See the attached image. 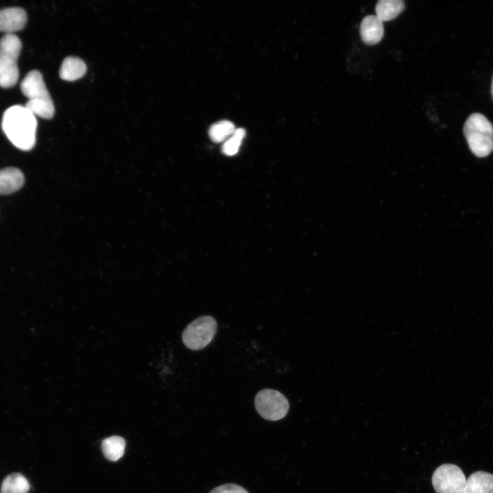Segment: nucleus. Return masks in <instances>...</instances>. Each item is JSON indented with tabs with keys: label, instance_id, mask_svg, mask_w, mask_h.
<instances>
[{
	"label": "nucleus",
	"instance_id": "3",
	"mask_svg": "<svg viewBox=\"0 0 493 493\" xmlns=\"http://www.w3.org/2000/svg\"><path fill=\"white\" fill-rule=\"evenodd\" d=\"M22 43L14 34H5L0 39V86L13 87L18 81L19 70L18 59Z\"/></svg>",
	"mask_w": 493,
	"mask_h": 493
},
{
	"label": "nucleus",
	"instance_id": "1",
	"mask_svg": "<svg viewBox=\"0 0 493 493\" xmlns=\"http://www.w3.org/2000/svg\"><path fill=\"white\" fill-rule=\"evenodd\" d=\"M1 128L16 148L29 151L34 147L37 121L25 106L14 105L6 109L2 116Z\"/></svg>",
	"mask_w": 493,
	"mask_h": 493
},
{
	"label": "nucleus",
	"instance_id": "14",
	"mask_svg": "<svg viewBox=\"0 0 493 493\" xmlns=\"http://www.w3.org/2000/svg\"><path fill=\"white\" fill-rule=\"evenodd\" d=\"M29 488L28 481L23 475L14 472L3 479L1 493H27Z\"/></svg>",
	"mask_w": 493,
	"mask_h": 493
},
{
	"label": "nucleus",
	"instance_id": "13",
	"mask_svg": "<svg viewBox=\"0 0 493 493\" xmlns=\"http://www.w3.org/2000/svg\"><path fill=\"white\" fill-rule=\"evenodd\" d=\"M405 9V3L401 0H380L375 6L377 17L385 22L395 18Z\"/></svg>",
	"mask_w": 493,
	"mask_h": 493
},
{
	"label": "nucleus",
	"instance_id": "15",
	"mask_svg": "<svg viewBox=\"0 0 493 493\" xmlns=\"http://www.w3.org/2000/svg\"><path fill=\"white\" fill-rule=\"evenodd\" d=\"M101 448L108 459L115 462L123 455L125 442L120 436H111L103 440Z\"/></svg>",
	"mask_w": 493,
	"mask_h": 493
},
{
	"label": "nucleus",
	"instance_id": "18",
	"mask_svg": "<svg viewBox=\"0 0 493 493\" xmlns=\"http://www.w3.org/2000/svg\"><path fill=\"white\" fill-rule=\"evenodd\" d=\"M210 493H249L242 487L233 483L224 484L213 489Z\"/></svg>",
	"mask_w": 493,
	"mask_h": 493
},
{
	"label": "nucleus",
	"instance_id": "4",
	"mask_svg": "<svg viewBox=\"0 0 493 493\" xmlns=\"http://www.w3.org/2000/svg\"><path fill=\"white\" fill-rule=\"evenodd\" d=\"M216 329L217 323L212 316H200L184 329L181 335L182 342L189 349H203L213 340Z\"/></svg>",
	"mask_w": 493,
	"mask_h": 493
},
{
	"label": "nucleus",
	"instance_id": "6",
	"mask_svg": "<svg viewBox=\"0 0 493 493\" xmlns=\"http://www.w3.org/2000/svg\"><path fill=\"white\" fill-rule=\"evenodd\" d=\"M432 484L437 493H463L466 479L457 466L445 464L434 471Z\"/></svg>",
	"mask_w": 493,
	"mask_h": 493
},
{
	"label": "nucleus",
	"instance_id": "17",
	"mask_svg": "<svg viewBox=\"0 0 493 493\" xmlns=\"http://www.w3.org/2000/svg\"><path fill=\"white\" fill-rule=\"evenodd\" d=\"M245 136V130L242 128L236 129L233 134L223 145L222 151L227 155H233L237 153L241 144L242 140Z\"/></svg>",
	"mask_w": 493,
	"mask_h": 493
},
{
	"label": "nucleus",
	"instance_id": "19",
	"mask_svg": "<svg viewBox=\"0 0 493 493\" xmlns=\"http://www.w3.org/2000/svg\"><path fill=\"white\" fill-rule=\"evenodd\" d=\"M491 92L493 97V77H492V86H491Z\"/></svg>",
	"mask_w": 493,
	"mask_h": 493
},
{
	"label": "nucleus",
	"instance_id": "11",
	"mask_svg": "<svg viewBox=\"0 0 493 493\" xmlns=\"http://www.w3.org/2000/svg\"><path fill=\"white\" fill-rule=\"evenodd\" d=\"M463 493H493V475L477 471L466 479Z\"/></svg>",
	"mask_w": 493,
	"mask_h": 493
},
{
	"label": "nucleus",
	"instance_id": "9",
	"mask_svg": "<svg viewBox=\"0 0 493 493\" xmlns=\"http://www.w3.org/2000/svg\"><path fill=\"white\" fill-rule=\"evenodd\" d=\"M359 33L361 38L365 44L368 45H375L383 36V22L376 15H368L361 22Z\"/></svg>",
	"mask_w": 493,
	"mask_h": 493
},
{
	"label": "nucleus",
	"instance_id": "10",
	"mask_svg": "<svg viewBox=\"0 0 493 493\" xmlns=\"http://www.w3.org/2000/svg\"><path fill=\"white\" fill-rule=\"evenodd\" d=\"M24 181L23 173L16 168L0 170V194H8L19 190Z\"/></svg>",
	"mask_w": 493,
	"mask_h": 493
},
{
	"label": "nucleus",
	"instance_id": "7",
	"mask_svg": "<svg viewBox=\"0 0 493 493\" xmlns=\"http://www.w3.org/2000/svg\"><path fill=\"white\" fill-rule=\"evenodd\" d=\"M23 94L29 99L28 101H53L41 73L38 70L29 71L21 83Z\"/></svg>",
	"mask_w": 493,
	"mask_h": 493
},
{
	"label": "nucleus",
	"instance_id": "8",
	"mask_svg": "<svg viewBox=\"0 0 493 493\" xmlns=\"http://www.w3.org/2000/svg\"><path fill=\"white\" fill-rule=\"evenodd\" d=\"M27 21L25 10L19 7L0 9V31L5 34L23 29Z\"/></svg>",
	"mask_w": 493,
	"mask_h": 493
},
{
	"label": "nucleus",
	"instance_id": "12",
	"mask_svg": "<svg viewBox=\"0 0 493 493\" xmlns=\"http://www.w3.org/2000/svg\"><path fill=\"white\" fill-rule=\"evenodd\" d=\"M86 65L80 58L74 56L66 58L60 68V77L66 81H75L86 73Z\"/></svg>",
	"mask_w": 493,
	"mask_h": 493
},
{
	"label": "nucleus",
	"instance_id": "5",
	"mask_svg": "<svg viewBox=\"0 0 493 493\" xmlns=\"http://www.w3.org/2000/svg\"><path fill=\"white\" fill-rule=\"evenodd\" d=\"M255 407L263 418L276 421L286 416L289 403L285 396L279 391L263 389L255 395Z\"/></svg>",
	"mask_w": 493,
	"mask_h": 493
},
{
	"label": "nucleus",
	"instance_id": "16",
	"mask_svg": "<svg viewBox=\"0 0 493 493\" xmlns=\"http://www.w3.org/2000/svg\"><path fill=\"white\" fill-rule=\"evenodd\" d=\"M235 130V125L233 123L229 121H221L210 127L209 136L212 141L220 142L231 136Z\"/></svg>",
	"mask_w": 493,
	"mask_h": 493
},
{
	"label": "nucleus",
	"instance_id": "2",
	"mask_svg": "<svg viewBox=\"0 0 493 493\" xmlns=\"http://www.w3.org/2000/svg\"><path fill=\"white\" fill-rule=\"evenodd\" d=\"M463 131L470 151L476 156L486 157L492 151L493 125L483 114H470Z\"/></svg>",
	"mask_w": 493,
	"mask_h": 493
}]
</instances>
